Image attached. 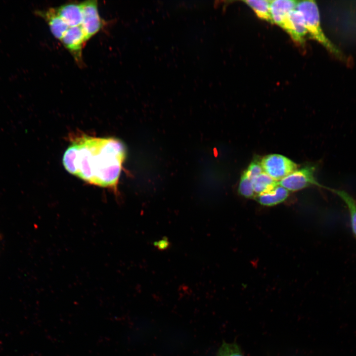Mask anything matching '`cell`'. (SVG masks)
<instances>
[{"mask_svg": "<svg viewBox=\"0 0 356 356\" xmlns=\"http://www.w3.org/2000/svg\"><path fill=\"white\" fill-rule=\"evenodd\" d=\"M81 4L83 13L81 26L87 41L101 30L103 22L99 14L96 0H86Z\"/></svg>", "mask_w": 356, "mask_h": 356, "instance_id": "obj_5", "label": "cell"}, {"mask_svg": "<svg viewBox=\"0 0 356 356\" xmlns=\"http://www.w3.org/2000/svg\"><path fill=\"white\" fill-rule=\"evenodd\" d=\"M296 9L301 14L308 33L331 53L344 58L341 51L326 37L320 26L318 8L313 0L298 1Z\"/></svg>", "mask_w": 356, "mask_h": 356, "instance_id": "obj_2", "label": "cell"}, {"mask_svg": "<svg viewBox=\"0 0 356 356\" xmlns=\"http://www.w3.org/2000/svg\"><path fill=\"white\" fill-rule=\"evenodd\" d=\"M327 189L335 193L345 204L349 213L352 230L356 238V199L344 190L329 188Z\"/></svg>", "mask_w": 356, "mask_h": 356, "instance_id": "obj_12", "label": "cell"}, {"mask_svg": "<svg viewBox=\"0 0 356 356\" xmlns=\"http://www.w3.org/2000/svg\"><path fill=\"white\" fill-rule=\"evenodd\" d=\"M217 356H245L236 343L223 342L218 350Z\"/></svg>", "mask_w": 356, "mask_h": 356, "instance_id": "obj_15", "label": "cell"}, {"mask_svg": "<svg viewBox=\"0 0 356 356\" xmlns=\"http://www.w3.org/2000/svg\"><path fill=\"white\" fill-rule=\"evenodd\" d=\"M298 1L273 0L270 1V12L273 24L282 27L288 15L296 8Z\"/></svg>", "mask_w": 356, "mask_h": 356, "instance_id": "obj_9", "label": "cell"}, {"mask_svg": "<svg viewBox=\"0 0 356 356\" xmlns=\"http://www.w3.org/2000/svg\"><path fill=\"white\" fill-rule=\"evenodd\" d=\"M238 192L245 197H251L255 195L252 185V179L248 177L243 173L242 174L238 186Z\"/></svg>", "mask_w": 356, "mask_h": 356, "instance_id": "obj_16", "label": "cell"}, {"mask_svg": "<svg viewBox=\"0 0 356 356\" xmlns=\"http://www.w3.org/2000/svg\"><path fill=\"white\" fill-rule=\"evenodd\" d=\"M264 172L261 160L259 159H254L249 165L248 168L244 172L246 175L252 179L262 173Z\"/></svg>", "mask_w": 356, "mask_h": 356, "instance_id": "obj_17", "label": "cell"}, {"mask_svg": "<svg viewBox=\"0 0 356 356\" xmlns=\"http://www.w3.org/2000/svg\"><path fill=\"white\" fill-rule=\"evenodd\" d=\"M55 9L69 27L81 25L83 13L81 3H67L55 8Z\"/></svg>", "mask_w": 356, "mask_h": 356, "instance_id": "obj_10", "label": "cell"}, {"mask_svg": "<svg viewBox=\"0 0 356 356\" xmlns=\"http://www.w3.org/2000/svg\"><path fill=\"white\" fill-rule=\"evenodd\" d=\"M288 194V190L278 184L272 189L258 195V200L263 205L273 206L284 201Z\"/></svg>", "mask_w": 356, "mask_h": 356, "instance_id": "obj_11", "label": "cell"}, {"mask_svg": "<svg viewBox=\"0 0 356 356\" xmlns=\"http://www.w3.org/2000/svg\"><path fill=\"white\" fill-rule=\"evenodd\" d=\"M282 28L297 44H302L308 32L301 14L296 9L291 11Z\"/></svg>", "mask_w": 356, "mask_h": 356, "instance_id": "obj_7", "label": "cell"}, {"mask_svg": "<svg viewBox=\"0 0 356 356\" xmlns=\"http://www.w3.org/2000/svg\"><path fill=\"white\" fill-rule=\"evenodd\" d=\"M264 172L273 179L279 181L298 168L297 165L287 157L273 154L261 159Z\"/></svg>", "mask_w": 356, "mask_h": 356, "instance_id": "obj_3", "label": "cell"}, {"mask_svg": "<svg viewBox=\"0 0 356 356\" xmlns=\"http://www.w3.org/2000/svg\"><path fill=\"white\" fill-rule=\"evenodd\" d=\"M315 170L316 166L314 165L297 169L278 181L279 185L288 191H297L313 185L323 187L316 180Z\"/></svg>", "mask_w": 356, "mask_h": 356, "instance_id": "obj_4", "label": "cell"}, {"mask_svg": "<svg viewBox=\"0 0 356 356\" xmlns=\"http://www.w3.org/2000/svg\"><path fill=\"white\" fill-rule=\"evenodd\" d=\"M73 138L64 153L65 169L88 183L116 190L126 157L124 143L83 134Z\"/></svg>", "mask_w": 356, "mask_h": 356, "instance_id": "obj_1", "label": "cell"}, {"mask_svg": "<svg viewBox=\"0 0 356 356\" xmlns=\"http://www.w3.org/2000/svg\"><path fill=\"white\" fill-rule=\"evenodd\" d=\"M61 41L76 63L83 65L82 50L87 41L81 26L69 27Z\"/></svg>", "mask_w": 356, "mask_h": 356, "instance_id": "obj_6", "label": "cell"}, {"mask_svg": "<svg viewBox=\"0 0 356 356\" xmlns=\"http://www.w3.org/2000/svg\"><path fill=\"white\" fill-rule=\"evenodd\" d=\"M270 1L267 0H244L260 19L272 23L270 12Z\"/></svg>", "mask_w": 356, "mask_h": 356, "instance_id": "obj_14", "label": "cell"}, {"mask_svg": "<svg viewBox=\"0 0 356 356\" xmlns=\"http://www.w3.org/2000/svg\"><path fill=\"white\" fill-rule=\"evenodd\" d=\"M154 245L159 250H165L170 246V242L166 238L156 241L154 243Z\"/></svg>", "mask_w": 356, "mask_h": 356, "instance_id": "obj_18", "label": "cell"}, {"mask_svg": "<svg viewBox=\"0 0 356 356\" xmlns=\"http://www.w3.org/2000/svg\"><path fill=\"white\" fill-rule=\"evenodd\" d=\"M252 181L254 192L258 195L268 191L279 184L278 181L265 172L253 178Z\"/></svg>", "mask_w": 356, "mask_h": 356, "instance_id": "obj_13", "label": "cell"}, {"mask_svg": "<svg viewBox=\"0 0 356 356\" xmlns=\"http://www.w3.org/2000/svg\"><path fill=\"white\" fill-rule=\"evenodd\" d=\"M36 14L46 21L52 35L61 41L69 27L58 15L55 8L38 10Z\"/></svg>", "mask_w": 356, "mask_h": 356, "instance_id": "obj_8", "label": "cell"}]
</instances>
